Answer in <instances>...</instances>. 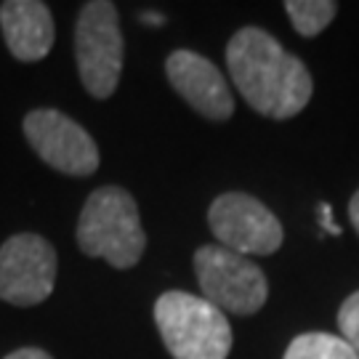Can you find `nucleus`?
<instances>
[{"label": "nucleus", "instance_id": "obj_14", "mask_svg": "<svg viewBox=\"0 0 359 359\" xmlns=\"http://www.w3.org/2000/svg\"><path fill=\"white\" fill-rule=\"evenodd\" d=\"M320 224H322V229L330 231V234H335V237L341 234V226L333 221V208L327 205V203H322V205H320Z\"/></svg>", "mask_w": 359, "mask_h": 359}, {"label": "nucleus", "instance_id": "obj_9", "mask_svg": "<svg viewBox=\"0 0 359 359\" xmlns=\"http://www.w3.org/2000/svg\"><path fill=\"white\" fill-rule=\"evenodd\" d=\"M165 75L173 90L203 117L224 123L234 115V96L226 77L203 53L173 51L165 59Z\"/></svg>", "mask_w": 359, "mask_h": 359}, {"label": "nucleus", "instance_id": "obj_13", "mask_svg": "<svg viewBox=\"0 0 359 359\" xmlns=\"http://www.w3.org/2000/svg\"><path fill=\"white\" fill-rule=\"evenodd\" d=\"M338 330L341 338L359 354V290L348 295L338 309Z\"/></svg>", "mask_w": 359, "mask_h": 359}, {"label": "nucleus", "instance_id": "obj_4", "mask_svg": "<svg viewBox=\"0 0 359 359\" xmlns=\"http://www.w3.org/2000/svg\"><path fill=\"white\" fill-rule=\"evenodd\" d=\"M75 62L80 80L93 99H109L123 72V32L117 6L90 0L75 22Z\"/></svg>", "mask_w": 359, "mask_h": 359}, {"label": "nucleus", "instance_id": "obj_2", "mask_svg": "<svg viewBox=\"0 0 359 359\" xmlns=\"http://www.w3.org/2000/svg\"><path fill=\"white\" fill-rule=\"evenodd\" d=\"M77 248L90 258H104L115 269H130L147 250L139 205L123 187H99L88 194L77 218Z\"/></svg>", "mask_w": 359, "mask_h": 359}, {"label": "nucleus", "instance_id": "obj_7", "mask_svg": "<svg viewBox=\"0 0 359 359\" xmlns=\"http://www.w3.org/2000/svg\"><path fill=\"white\" fill-rule=\"evenodd\" d=\"M56 285V250L32 231L13 234L0 245V301L38 306Z\"/></svg>", "mask_w": 359, "mask_h": 359}, {"label": "nucleus", "instance_id": "obj_17", "mask_svg": "<svg viewBox=\"0 0 359 359\" xmlns=\"http://www.w3.org/2000/svg\"><path fill=\"white\" fill-rule=\"evenodd\" d=\"M144 22H152V25H163L165 19H163V16H152V13H144Z\"/></svg>", "mask_w": 359, "mask_h": 359}, {"label": "nucleus", "instance_id": "obj_8", "mask_svg": "<svg viewBox=\"0 0 359 359\" xmlns=\"http://www.w3.org/2000/svg\"><path fill=\"white\" fill-rule=\"evenodd\" d=\"M25 136L46 165L67 176H90L102 163L88 130L59 109H32L25 117Z\"/></svg>", "mask_w": 359, "mask_h": 359}, {"label": "nucleus", "instance_id": "obj_12", "mask_svg": "<svg viewBox=\"0 0 359 359\" xmlns=\"http://www.w3.org/2000/svg\"><path fill=\"white\" fill-rule=\"evenodd\" d=\"M285 13L293 22L295 32L304 38H317L338 13V3L333 0H287Z\"/></svg>", "mask_w": 359, "mask_h": 359}, {"label": "nucleus", "instance_id": "obj_6", "mask_svg": "<svg viewBox=\"0 0 359 359\" xmlns=\"http://www.w3.org/2000/svg\"><path fill=\"white\" fill-rule=\"evenodd\" d=\"M208 224L221 248L245 258L271 256L285 240L280 218L261 200L245 192L218 194L208 210Z\"/></svg>", "mask_w": 359, "mask_h": 359}, {"label": "nucleus", "instance_id": "obj_3", "mask_svg": "<svg viewBox=\"0 0 359 359\" xmlns=\"http://www.w3.org/2000/svg\"><path fill=\"white\" fill-rule=\"evenodd\" d=\"M154 325L173 359H226L231 327L226 314L203 295L168 290L154 304Z\"/></svg>", "mask_w": 359, "mask_h": 359}, {"label": "nucleus", "instance_id": "obj_10", "mask_svg": "<svg viewBox=\"0 0 359 359\" xmlns=\"http://www.w3.org/2000/svg\"><path fill=\"white\" fill-rule=\"evenodd\" d=\"M0 29L13 59L27 65L46 59L56 40L51 8L40 0L0 3Z\"/></svg>", "mask_w": 359, "mask_h": 359}, {"label": "nucleus", "instance_id": "obj_11", "mask_svg": "<svg viewBox=\"0 0 359 359\" xmlns=\"http://www.w3.org/2000/svg\"><path fill=\"white\" fill-rule=\"evenodd\" d=\"M283 359H359V354L341 335L304 333L290 341Z\"/></svg>", "mask_w": 359, "mask_h": 359}, {"label": "nucleus", "instance_id": "obj_1", "mask_svg": "<svg viewBox=\"0 0 359 359\" xmlns=\"http://www.w3.org/2000/svg\"><path fill=\"white\" fill-rule=\"evenodd\" d=\"M226 67L248 107L271 120L295 117L314 93L306 65L261 27H243L226 46Z\"/></svg>", "mask_w": 359, "mask_h": 359}, {"label": "nucleus", "instance_id": "obj_15", "mask_svg": "<svg viewBox=\"0 0 359 359\" xmlns=\"http://www.w3.org/2000/svg\"><path fill=\"white\" fill-rule=\"evenodd\" d=\"M6 359H53L48 351H43V348H35V346H27V348H16L11 351Z\"/></svg>", "mask_w": 359, "mask_h": 359}, {"label": "nucleus", "instance_id": "obj_5", "mask_svg": "<svg viewBox=\"0 0 359 359\" xmlns=\"http://www.w3.org/2000/svg\"><path fill=\"white\" fill-rule=\"evenodd\" d=\"M194 274L208 304L237 317H250L261 311L269 298V283L261 266L221 245L197 248Z\"/></svg>", "mask_w": 359, "mask_h": 359}, {"label": "nucleus", "instance_id": "obj_16", "mask_svg": "<svg viewBox=\"0 0 359 359\" xmlns=\"http://www.w3.org/2000/svg\"><path fill=\"white\" fill-rule=\"evenodd\" d=\"M348 218H351V224H354V229L359 234V189L354 192L351 203H348Z\"/></svg>", "mask_w": 359, "mask_h": 359}]
</instances>
